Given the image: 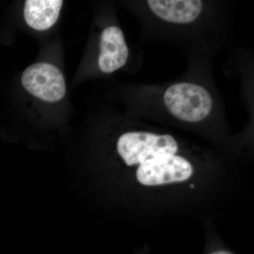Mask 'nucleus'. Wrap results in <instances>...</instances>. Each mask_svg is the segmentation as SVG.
I'll list each match as a JSON object with an SVG mask.
<instances>
[{
  "mask_svg": "<svg viewBox=\"0 0 254 254\" xmlns=\"http://www.w3.org/2000/svg\"><path fill=\"white\" fill-rule=\"evenodd\" d=\"M63 5L60 0H27L23 10L26 22L37 31L49 29L58 21Z\"/></svg>",
  "mask_w": 254,
  "mask_h": 254,
  "instance_id": "nucleus-7",
  "label": "nucleus"
},
{
  "mask_svg": "<svg viewBox=\"0 0 254 254\" xmlns=\"http://www.w3.org/2000/svg\"><path fill=\"white\" fill-rule=\"evenodd\" d=\"M117 150L125 163L132 166L141 165L155 157L177 154L179 143L175 137L168 133L128 131L119 138Z\"/></svg>",
  "mask_w": 254,
  "mask_h": 254,
  "instance_id": "nucleus-2",
  "label": "nucleus"
},
{
  "mask_svg": "<svg viewBox=\"0 0 254 254\" xmlns=\"http://www.w3.org/2000/svg\"><path fill=\"white\" fill-rule=\"evenodd\" d=\"M128 48L123 31L118 26L105 28L100 35L98 66L105 73L118 71L126 64Z\"/></svg>",
  "mask_w": 254,
  "mask_h": 254,
  "instance_id": "nucleus-6",
  "label": "nucleus"
},
{
  "mask_svg": "<svg viewBox=\"0 0 254 254\" xmlns=\"http://www.w3.org/2000/svg\"><path fill=\"white\" fill-rule=\"evenodd\" d=\"M150 14L173 26H188L196 22L203 12L205 3L200 0H148L145 1Z\"/></svg>",
  "mask_w": 254,
  "mask_h": 254,
  "instance_id": "nucleus-5",
  "label": "nucleus"
},
{
  "mask_svg": "<svg viewBox=\"0 0 254 254\" xmlns=\"http://www.w3.org/2000/svg\"><path fill=\"white\" fill-rule=\"evenodd\" d=\"M190 187H191V188H193V187H193V185H190Z\"/></svg>",
  "mask_w": 254,
  "mask_h": 254,
  "instance_id": "nucleus-9",
  "label": "nucleus"
},
{
  "mask_svg": "<svg viewBox=\"0 0 254 254\" xmlns=\"http://www.w3.org/2000/svg\"><path fill=\"white\" fill-rule=\"evenodd\" d=\"M164 111L187 123L204 121L215 110V100L208 88L192 81L172 83L158 95Z\"/></svg>",
  "mask_w": 254,
  "mask_h": 254,
  "instance_id": "nucleus-1",
  "label": "nucleus"
},
{
  "mask_svg": "<svg viewBox=\"0 0 254 254\" xmlns=\"http://www.w3.org/2000/svg\"><path fill=\"white\" fill-rule=\"evenodd\" d=\"M193 169L188 160L181 155H165L149 159L138 165L136 178L145 186L186 181Z\"/></svg>",
  "mask_w": 254,
  "mask_h": 254,
  "instance_id": "nucleus-3",
  "label": "nucleus"
},
{
  "mask_svg": "<svg viewBox=\"0 0 254 254\" xmlns=\"http://www.w3.org/2000/svg\"><path fill=\"white\" fill-rule=\"evenodd\" d=\"M21 82L26 91L47 102L59 101L66 93L63 73L59 68L48 63H37L28 66L23 71Z\"/></svg>",
  "mask_w": 254,
  "mask_h": 254,
  "instance_id": "nucleus-4",
  "label": "nucleus"
},
{
  "mask_svg": "<svg viewBox=\"0 0 254 254\" xmlns=\"http://www.w3.org/2000/svg\"><path fill=\"white\" fill-rule=\"evenodd\" d=\"M209 254H233L231 252H227V251L224 250H218L215 251V252H212Z\"/></svg>",
  "mask_w": 254,
  "mask_h": 254,
  "instance_id": "nucleus-8",
  "label": "nucleus"
}]
</instances>
